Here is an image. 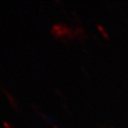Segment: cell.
Wrapping results in <instances>:
<instances>
[{
    "label": "cell",
    "mask_w": 128,
    "mask_h": 128,
    "mask_svg": "<svg viewBox=\"0 0 128 128\" xmlns=\"http://www.w3.org/2000/svg\"><path fill=\"white\" fill-rule=\"evenodd\" d=\"M2 91L4 92V94L6 95V97H7V99H8V102H10L11 105H12V106L14 107V108H15V110H19V108H18V104H17V102H15V100L14 99V97H12V96L10 94V92H8V91L4 90V89H2Z\"/></svg>",
    "instance_id": "obj_1"
},
{
    "label": "cell",
    "mask_w": 128,
    "mask_h": 128,
    "mask_svg": "<svg viewBox=\"0 0 128 128\" xmlns=\"http://www.w3.org/2000/svg\"><path fill=\"white\" fill-rule=\"evenodd\" d=\"M3 124H4V126L6 128H14L9 123L7 122V121H3Z\"/></svg>",
    "instance_id": "obj_2"
},
{
    "label": "cell",
    "mask_w": 128,
    "mask_h": 128,
    "mask_svg": "<svg viewBox=\"0 0 128 128\" xmlns=\"http://www.w3.org/2000/svg\"><path fill=\"white\" fill-rule=\"evenodd\" d=\"M0 88H1V86H0Z\"/></svg>",
    "instance_id": "obj_3"
}]
</instances>
